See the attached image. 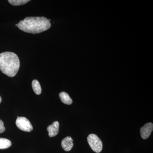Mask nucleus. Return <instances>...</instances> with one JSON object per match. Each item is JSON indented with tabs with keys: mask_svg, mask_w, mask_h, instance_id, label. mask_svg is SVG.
Returning <instances> with one entry per match:
<instances>
[{
	"mask_svg": "<svg viewBox=\"0 0 153 153\" xmlns=\"http://www.w3.org/2000/svg\"><path fill=\"white\" fill-rule=\"evenodd\" d=\"M20 60L13 52H6L0 54V70L10 77L16 76L20 68Z\"/></svg>",
	"mask_w": 153,
	"mask_h": 153,
	"instance_id": "f03ea898",
	"label": "nucleus"
},
{
	"mask_svg": "<svg viewBox=\"0 0 153 153\" xmlns=\"http://www.w3.org/2000/svg\"><path fill=\"white\" fill-rule=\"evenodd\" d=\"M1 100H2L1 97L0 96V103H1Z\"/></svg>",
	"mask_w": 153,
	"mask_h": 153,
	"instance_id": "ddd939ff",
	"label": "nucleus"
},
{
	"mask_svg": "<svg viewBox=\"0 0 153 153\" xmlns=\"http://www.w3.org/2000/svg\"><path fill=\"white\" fill-rule=\"evenodd\" d=\"M32 87L34 92L37 95H39L41 93V88L40 83L38 80L34 79L32 82Z\"/></svg>",
	"mask_w": 153,
	"mask_h": 153,
	"instance_id": "1a4fd4ad",
	"label": "nucleus"
},
{
	"mask_svg": "<svg viewBox=\"0 0 153 153\" xmlns=\"http://www.w3.org/2000/svg\"><path fill=\"white\" fill-rule=\"evenodd\" d=\"M59 97L62 102L66 105H71L72 103V100L69 95L65 92H60Z\"/></svg>",
	"mask_w": 153,
	"mask_h": 153,
	"instance_id": "6e6552de",
	"label": "nucleus"
},
{
	"mask_svg": "<svg viewBox=\"0 0 153 153\" xmlns=\"http://www.w3.org/2000/svg\"><path fill=\"white\" fill-rule=\"evenodd\" d=\"M18 25L22 31L33 34L47 31L51 26L48 19L44 17H27L20 21Z\"/></svg>",
	"mask_w": 153,
	"mask_h": 153,
	"instance_id": "f257e3e1",
	"label": "nucleus"
},
{
	"mask_svg": "<svg viewBox=\"0 0 153 153\" xmlns=\"http://www.w3.org/2000/svg\"><path fill=\"white\" fill-rule=\"evenodd\" d=\"M153 130V124L152 123L146 124L140 128L141 136L143 139H146L152 134Z\"/></svg>",
	"mask_w": 153,
	"mask_h": 153,
	"instance_id": "39448f33",
	"label": "nucleus"
},
{
	"mask_svg": "<svg viewBox=\"0 0 153 153\" xmlns=\"http://www.w3.org/2000/svg\"><path fill=\"white\" fill-rule=\"evenodd\" d=\"M59 123L58 121H55L52 124L47 127V130L50 137H54L57 135L59 132Z\"/></svg>",
	"mask_w": 153,
	"mask_h": 153,
	"instance_id": "423d86ee",
	"label": "nucleus"
},
{
	"mask_svg": "<svg viewBox=\"0 0 153 153\" xmlns=\"http://www.w3.org/2000/svg\"><path fill=\"white\" fill-rule=\"evenodd\" d=\"M30 1L28 0H9L8 2L13 6H20L25 4Z\"/></svg>",
	"mask_w": 153,
	"mask_h": 153,
	"instance_id": "9b49d317",
	"label": "nucleus"
},
{
	"mask_svg": "<svg viewBox=\"0 0 153 153\" xmlns=\"http://www.w3.org/2000/svg\"><path fill=\"white\" fill-rule=\"evenodd\" d=\"M12 143L10 140L0 138V149H5L11 146Z\"/></svg>",
	"mask_w": 153,
	"mask_h": 153,
	"instance_id": "9d476101",
	"label": "nucleus"
},
{
	"mask_svg": "<svg viewBox=\"0 0 153 153\" xmlns=\"http://www.w3.org/2000/svg\"><path fill=\"white\" fill-rule=\"evenodd\" d=\"M5 130V128L4 126V124L3 122L0 120V134L4 132Z\"/></svg>",
	"mask_w": 153,
	"mask_h": 153,
	"instance_id": "f8f14e48",
	"label": "nucleus"
},
{
	"mask_svg": "<svg viewBox=\"0 0 153 153\" xmlns=\"http://www.w3.org/2000/svg\"><path fill=\"white\" fill-rule=\"evenodd\" d=\"M87 141L88 144L94 152L99 153L102 151V142L97 135L90 134L88 137Z\"/></svg>",
	"mask_w": 153,
	"mask_h": 153,
	"instance_id": "7ed1b4c3",
	"label": "nucleus"
},
{
	"mask_svg": "<svg viewBox=\"0 0 153 153\" xmlns=\"http://www.w3.org/2000/svg\"><path fill=\"white\" fill-rule=\"evenodd\" d=\"M16 125L18 128L23 131L30 132L33 130L32 124L25 117H18L16 120Z\"/></svg>",
	"mask_w": 153,
	"mask_h": 153,
	"instance_id": "20e7f679",
	"label": "nucleus"
},
{
	"mask_svg": "<svg viewBox=\"0 0 153 153\" xmlns=\"http://www.w3.org/2000/svg\"><path fill=\"white\" fill-rule=\"evenodd\" d=\"M16 27H18V24H16Z\"/></svg>",
	"mask_w": 153,
	"mask_h": 153,
	"instance_id": "4468645a",
	"label": "nucleus"
},
{
	"mask_svg": "<svg viewBox=\"0 0 153 153\" xmlns=\"http://www.w3.org/2000/svg\"><path fill=\"white\" fill-rule=\"evenodd\" d=\"M73 140L71 137H67L61 142V146L64 151H70L73 147Z\"/></svg>",
	"mask_w": 153,
	"mask_h": 153,
	"instance_id": "0eeeda50",
	"label": "nucleus"
}]
</instances>
